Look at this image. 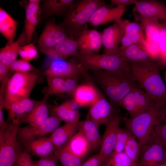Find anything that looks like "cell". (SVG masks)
<instances>
[{"instance_id": "1", "label": "cell", "mask_w": 166, "mask_h": 166, "mask_svg": "<svg viewBox=\"0 0 166 166\" xmlns=\"http://www.w3.org/2000/svg\"><path fill=\"white\" fill-rule=\"evenodd\" d=\"M129 73L152 99L156 105L166 111V86L160 73V65L152 60L128 64Z\"/></svg>"}, {"instance_id": "2", "label": "cell", "mask_w": 166, "mask_h": 166, "mask_svg": "<svg viewBox=\"0 0 166 166\" xmlns=\"http://www.w3.org/2000/svg\"><path fill=\"white\" fill-rule=\"evenodd\" d=\"M91 70L93 80L114 106H119L123 99L138 85L130 73L123 70Z\"/></svg>"}, {"instance_id": "3", "label": "cell", "mask_w": 166, "mask_h": 166, "mask_svg": "<svg viewBox=\"0 0 166 166\" xmlns=\"http://www.w3.org/2000/svg\"><path fill=\"white\" fill-rule=\"evenodd\" d=\"M165 114L153 105L134 116L122 120L126 129L137 140L141 149L150 140L156 126L163 122Z\"/></svg>"}, {"instance_id": "4", "label": "cell", "mask_w": 166, "mask_h": 166, "mask_svg": "<svg viewBox=\"0 0 166 166\" xmlns=\"http://www.w3.org/2000/svg\"><path fill=\"white\" fill-rule=\"evenodd\" d=\"M104 6L107 5L103 0L75 1L71 5L63 21L59 25L69 37L76 39L94 12Z\"/></svg>"}, {"instance_id": "5", "label": "cell", "mask_w": 166, "mask_h": 166, "mask_svg": "<svg viewBox=\"0 0 166 166\" xmlns=\"http://www.w3.org/2000/svg\"><path fill=\"white\" fill-rule=\"evenodd\" d=\"M35 72H16L9 79L5 88L4 108L29 98L40 76Z\"/></svg>"}, {"instance_id": "6", "label": "cell", "mask_w": 166, "mask_h": 166, "mask_svg": "<svg viewBox=\"0 0 166 166\" xmlns=\"http://www.w3.org/2000/svg\"><path fill=\"white\" fill-rule=\"evenodd\" d=\"M20 124L12 121L0 129V166H13L23 152L17 138Z\"/></svg>"}, {"instance_id": "7", "label": "cell", "mask_w": 166, "mask_h": 166, "mask_svg": "<svg viewBox=\"0 0 166 166\" xmlns=\"http://www.w3.org/2000/svg\"><path fill=\"white\" fill-rule=\"evenodd\" d=\"M73 61L81 64L85 69L107 71L123 70L129 72L128 64L118 55L100 54L94 52L73 57Z\"/></svg>"}, {"instance_id": "8", "label": "cell", "mask_w": 166, "mask_h": 166, "mask_svg": "<svg viewBox=\"0 0 166 166\" xmlns=\"http://www.w3.org/2000/svg\"><path fill=\"white\" fill-rule=\"evenodd\" d=\"M133 17L136 22L141 24L145 31L147 43L144 46L145 50L152 60H158L160 57L159 40L160 23L156 19L136 13H133Z\"/></svg>"}, {"instance_id": "9", "label": "cell", "mask_w": 166, "mask_h": 166, "mask_svg": "<svg viewBox=\"0 0 166 166\" xmlns=\"http://www.w3.org/2000/svg\"><path fill=\"white\" fill-rule=\"evenodd\" d=\"M122 118L119 112L116 110L112 116L105 124L106 128L101 140L99 153L103 164L114 151L117 134L120 128Z\"/></svg>"}, {"instance_id": "10", "label": "cell", "mask_w": 166, "mask_h": 166, "mask_svg": "<svg viewBox=\"0 0 166 166\" xmlns=\"http://www.w3.org/2000/svg\"><path fill=\"white\" fill-rule=\"evenodd\" d=\"M87 71L81 64L72 60L66 61L62 59H55L43 74L46 77H59L77 80L80 75H87Z\"/></svg>"}, {"instance_id": "11", "label": "cell", "mask_w": 166, "mask_h": 166, "mask_svg": "<svg viewBox=\"0 0 166 166\" xmlns=\"http://www.w3.org/2000/svg\"><path fill=\"white\" fill-rule=\"evenodd\" d=\"M65 31L53 20L49 21L38 40L39 50L42 53L51 49L68 38Z\"/></svg>"}, {"instance_id": "12", "label": "cell", "mask_w": 166, "mask_h": 166, "mask_svg": "<svg viewBox=\"0 0 166 166\" xmlns=\"http://www.w3.org/2000/svg\"><path fill=\"white\" fill-rule=\"evenodd\" d=\"M62 121L53 116L49 117L45 123L38 126L28 125L24 127H19L17 132V138L21 143L44 137L52 133L58 127Z\"/></svg>"}, {"instance_id": "13", "label": "cell", "mask_w": 166, "mask_h": 166, "mask_svg": "<svg viewBox=\"0 0 166 166\" xmlns=\"http://www.w3.org/2000/svg\"><path fill=\"white\" fill-rule=\"evenodd\" d=\"M121 26L123 34L119 50L123 49L133 44H139L144 46L146 44L144 37V29L139 22H132L128 20L121 19L117 22Z\"/></svg>"}, {"instance_id": "14", "label": "cell", "mask_w": 166, "mask_h": 166, "mask_svg": "<svg viewBox=\"0 0 166 166\" xmlns=\"http://www.w3.org/2000/svg\"><path fill=\"white\" fill-rule=\"evenodd\" d=\"M166 149L152 137L141 149L137 162L138 166H159L164 159Z\"/></svg>"}, {"instance_id": "15", "label": "cell", "mask_w": 166, "mask_h": 166, "mask_svg": "<svg viewBox=\"0 0 166 166\" xmlns=\"http://www.w3.org/2000/svg\"><path fill=\"white\" fill-rule=\"evenodd\" d=\"M89 106L86 118L99 126L105 124L116 110L114 106L100 92L97 98Z\"/></svg>"}, {"instance_id": "16", "label": "cell", "mask_w": 166, "mask_h": 166, "mask_svg": "<svg viewBox=\"0 0 166 166\" xmlns=\"http://www.w3.org/2000/svg\"><path fill=\"white\" fill-rule=\"evenodd\" d=\"M76 40L81 54L98 52L102 45L101 34L95 29L84 28Z\"/></svg>"}, {"instance_id": "17", "label": "cell", "mask_w": 166, "mask_h": 166, "mask_svg": "<svg viewBox=\"0 0 166 166\" xmlns=\"http://www.w3.org/2000/svg\"><path fill=\"white\" fill-rule=\"evenodd\" d=\"M126 7L116 6L109 8L107 6H101L93 14L88 22L94 26L105 25L109 22H117L121 19Z\"/></svg>"}, {"instance_id": "18", "label": "cell", "mask_w": 166, "mask_h": 166, "mask_svg": "<svg viewBox=\"0 0 166 166\" xmlns=\"http://www.w3.org/2000/svg\"><path fill=\"white\" fill-rule=\"evenodd\" d=\"M101 34L102 44L104 47V54L118 55L119 45L121 42L123 30L118 22L105 28Z\"/></svg>"}, {"instance_id": "19", "label": "cell", "mask_w": 166, "mask_h": 166, "mask_svg": "<svg viewBox=\"0 0 166 166\" xmlns=\"http://www.w3.org/2000/svg\"><path fill=\"white\" fill-rule=\"evenodd\" d=\"M132 11L140 15L166 21V6L161 2L153 0L138 1Z\"/></svg>"}, {"instance_id": "20", "label": "cell", "mask_w": 166, "mask_h": 166, "mask_svg": "<svg viewBox=\"0 0 166 166\" xmlns=\"http://www.w3.org/2000/svg\"><path fill=\"white\" fill-rule=\"evenodd\" d=\"M48 90L45 96L73 93L78 86L75 79L59 77H47Z\"/></svg>"}, {"instance_id": "21", "label": "cell", "mask_w": 166, "mask_h": 166, "mask_svg": "<svg viewBox=\"0 0 166 166\" xmlns=\"http://www.w3.org/2000/svg\"><path fill=\"white\" fill-rule=\"evenodd\" d=\"M21 143L25 148V151L40 158L50 156L54 153L55 147L49 137H43Z\"/></svg>"}, {"instance_id": "22", "label": "cell", "mask_w": 166, "mask_h": 166, "mask_svg": "<svg viewBox=\"0 0 166 166\" xmlns=\"http://www.w3.org/2000/svg\"><path fill=\"white\" fill-rule=\"evenodd\" d=\"M38 102L29 97L11 104L5 109L8 113L6 122L14 121L20 124V121L32 111Z\"/></svg>"}, {"instance_id": "23", "label": "cell", "mask_w": 166, "mask_h": 166, "mask_svg": "<svg viewBox=\"0 0 166 166\" xmlns=\"http://www.w3.org/2000/svg\"><path fill=\"white\" fill-rule=\"evenodd\" d=\"M51 116L65 123L79 120L80 115L77 105L73 101H65L57 105L48 106Z\"/></svg>"}, {"instance_id": "24", "label": "cell", "mask_w": 166, "mask_h": 166, "mask_svg": "<svg viewBox=\"0 0 166 166\" xmlns=\"http://www.w3.org/2000/svg\"><path fill=\"white\" fill-rule=\"evenodd\" d=\"M79 121H76L65 123L58 127L51 134L49 137L55 147H64L73 136L78 131Z\"/></svg>"}, {"instance_id": "25", "label": "cell", "mask_w": 166, "mask_h": 166, "mask_svg": "<svg viewBox=\"0 0 166 166\" xmlns=\"http://www.w3.org/2000/svg\"><path fill=\"white\" fill-rule=\"evenodd\" d=\"M79 49L75 39L69 37L68 38L43 53L54 59H63L71 56L78 55Z\"/></svg>"}, {"instance_id": "26", "label": "cell", "mask_w": 166, "mask_h": 166, "mask_svg": "<svg viewBox=\"0 0 166 166\" xmlns=\"http://www.w3.org/2000/svg\"><path fill=\"white\" fill-rule=\"evenodd\" d=\"M99 126L92 120L86 118L79 121L78 131L85 136L91 149L96 150L100 147L102 139L99 131Z\"/></svg>"}, {"instance_id": "27", "label": "cell", "mask_w": 166, "mask_h": 166, "mask_svg": "<svg viewBox=\"0 0 166 166\" xmlns=\"http://www.w3.org/2000/svg\"><path fill=\"white\" fill-rule=\"evenodd\" d=\"M25 32L26 35V44L30 42L36 27L41 19V9L39 4L29 3L25 7Z\"/></svg>"}, {"instance_id": "28", "label": "cell", "mask_w": 166, "mask_h": 166, "mask_svg": "<svg viewBox=\"0 0 166 166\" xmlns=\"http://www.w3.org/2000/svg\"><path fill=\"white\" fill-rule=\"evenodd\" d=\"M48 97L45 96L32 111L20 123H28L32 126H38L43 124L48 118L49 113L47 101Z\"/></svg>"}, {"instance_id": "29", "label": "cell", "mask_w": 166, "mask_h": 166, "mask_svg": "<svg viewBox=\"0 0 166 166\" xmlns=\"http://www.w3.org/2000/svg\"><path fill=\"white\" fill-rule=\"evenodd\" d=\"M118 55L128 64L152 60L143 46L139 44H133L119 50Z\"/></svg>"}, {"instance_id": "30", "label": "cell", "mask_w": 166, "mask_h": 166, "mask_svg": "<svg viewBox=\"0 0 166 166\" xmlns=\"http://www.w3.org/2000/svg\"><path fill=\"white\" fill-rule=\"evenodd\" d=\"M100 92L92 85L78 86L73 93V100L78 107L90 106L97 98Z\"/></svg>"}, {"instance_id": "31", "label": "cell", "mask_w": 166, "mask_h": 166, "mask_svg": "<svg viewBox=\"0 0 166 166\" xmlns=\"http://www.w3.org/2000/svg\"><path fill=\"white\" fill-rule=\"evenodd\" d=\"M26 38L25 30L22 33L16 41L7 45L0 49V62L9 66L16 60L18 50L26 44Z\"/></svg>"}, {"instance_id": "32", "label": "cell", "mask_w": 166, "mask_h": 166, "mask_svg": "<svg viewBox=\"0 0 166 166\" xmlns=\"http://www.w3.org/2000/svg\"><path fill=\"white\" fill-rule=\"evenodd\" d=\"M74 0H47L41 9L42 16L47 17L53 15L65 16Z\"/></svg>"}, {"instance_id": "33", "label": "cell", "mask_w": 166, "mask_h": 166, "mask_svg": "<svg viewBox=\"0 0 166 166\" xmlns=\"http://www.w3.org/2000/svg\"><path fill=\"white\" fill-rule=\"evenodd\" d=\"M63 147L72 154L82 159L87 155L91 149L86 139L79 131L73 136Z\"/></svg>"}, {"instance_id": "34", "label": "cell", "mask_w": 166, "mask_h": 166, "mask_svg": "<svg viewBox=\"0 0 166 166\" xmlns=\"http://www.w3.org/2000/svg\"><path fill=\"white\" fill-rule=\"evenodd\" d=\"M18 22L6 10L0 8V32L8 41L13 42L16 34Z\"/></svg>"}, {"instance_id": "35", "label": "cell", "mask_w": 166, "mask_h": 166, "mask_svg": "<svg viewBox=\"0 0 166 166\" xmlns=\"http://www.w3.org/2000/svg\"><path fill=\"white\" fill-rule=\"evenodd\" d=\"M54 153L62 166H81L82 159L69 152L64 147H54Z\"/></svg>"}, {"instance_id": "36", "label": "cell", "mask_w": 166, "mask_h": 166, "mask_svg": "<svg viewBox=\"0 0 166 166\" xmlns=\"http://www.w3.org/2000/svg\"><path fill=\"white\" fill-rule=\"evenodd\" d=\"M102 166H138L124 152H113L106 160Z\"/></svg>"}, {"instance_id": "37", "label": "cell", "mask_w": 166, "mask_h": 166, "mask_svg": "<svg viewBox=\"0 0 166 166\" xmlns=\"http://www.w3.org/2000/svg\"><path fill=\"white\" fill-rule=\"evenodd\" d=\"M141 151V148L138 142L133 135L127 141L124 152L133 161L137 163Z\"/></svg>"}, {"instance_id": "38", "label": "cell", "mask_w": 166, "mask_h": 166, "mask_svg": "<svg viewBox=\"0 0 166 166\" xmlns=\"http://www.w3.org/2000/svg\"><path fill=\"white\" fill-rule=\"evenodd\" d=\"M160 23L161 30L159 40L160 57L157 63L160 66L166 67V21H162Z\"/></svg>"}, {"instance_id": "39", "label": "cell", "mask_w": 166, "mask_h": 166, "mask_svg": "<svg viewBox=\"0 0 166 166\" xmlns=\"http://www.w3.org/2000/svg\"><path fill=\"white\" fill-rule=\"evenodd\" d=\"M133 89L123 99L119 105L125 109L128 112L130 117L134 116L139 113L135 103Z\"/></svg>"}, {"instance_id": "40", "label": "cell", "mask_w": 166, "mask_h": 166, "mask_svg": "<svg viewBox=\"0 0 166 166\" xmlns=\"http://www.w3.org/2000/svg\"><path fill=\"white\" fill-rule=\"evenodd\" d=\"M132 135L126 129L120 128L117 132L116 144L113 152L120 153L124 152L127 141Z\"/></svg>"}, {"instance_id": "41", "label": "cell", "mask_w": 166, "mask_h": 166, "mask_svg": "<svg viewBox=\"0 0 166 166\" xmlns=\"http://www.w3.org/2000/svg\"><path fill=\"white\" fill-rule=\"evenodd\" d=\"M10 71L18 72H27L34 71L37 73L40 71L27 61L22 59L16 60L8 66Z\"/></svg>"}, {"instance_id": "42", "label": "cell", "mask_w": 166, "mask_h": 166, "mask_svg": "<svg viewBox=\"0 0 166 166\" xmlns=\"http://www.w3.org/2000/svg\"><path fill=\"white\" fill-rule=\"evenodd\" d=\"M18 54L22 59L28 61L38 57L37 48L34 44L31 43L20 47Z\"/></svg>"}, {"instance_id": "43", "label": "cell", "mask_w": 166, "mask_h": 166, "mask_svg": "<svg viewBox=\"0 0 166 166\" xmlns=\"http://www.w3.org/2000/svg\"><path fill=\"white\" fill-rule=\"evenodd\" d=\"M162 124L157 125L154 129L152 137L160 142L166 148V113Z\"/></svg>"}, {"instance_id": "44", "label": "cell", "mask_w": 166, "mask_h": 166, "mask_svg": "<svg viewBox=\"0 0 166 166\" xmlns=\"http://www.w3.org/2000/svg\"><path fill=\"white\" fill-rule=\"evenodd\" d=\"M58 161L57 157L54 153L50 156L40 158L34 162L35 166H57Z\"/></svg>"}, {"instance_id": "45", "label": "cell", "mask_w": 166, "mask_h": 166, "mask_svg": "<svg viewBox=\"0 0 166 166\" xmlns=\"http://www.w3.org/2000/svg\"><path fill=\"white\" fill-rule=\"evenodd\" d=\"M16 163L19 166H35L29 154L26 151L22 152L19 155Z\"/></svg>"}, {"instance_id": "46", "label": "cell", "mask_w": 166, "mask_h": 166, "mask_svg": "<svg viewBox=\"0 0 166 166\" xmlns=\"http://www.w3.org/2000/svg\"><path fill=\"white\" fill-rule=\"evenodd\" d=\"M10 71L8 66L0 62V81L1 85L6 86L10 78L9 72Z\"/></svg>"}, {"instance_id": "47", "label": "cell", "mask_w": 166, "mask_h": 166, "mask_svg": "<svg viewBox=\"0 0 166 166\" xmlns=\"http://www.w3.org/2000/svg\"><path fill=\"white\" fill-rule=\"evenodd\" d=\"M103 163L98 153L88 159L81 166H102Z\"/></svg>"}, {"instance_id": "48", "label": "cell", "mask_w": 166, "mask_h": 166, "mask_svg": "<svg viewBox=\"0 0 166 166\" xmlns=\"http://www.w3.org/2000/svg\"><path fill=\"white\" fill-rule=\"evenodd\" d=\"M4 90L0 89V129L4 128L7 124L4 119L3 109L4 108Z\"/></svg>"}, {"instance_id": "49", "label": "cell", "mask_w": 166, "mask_h": 166, "mask_svg": "<svg viewBox=\"0 0 166 166\" xmlns=\"http://www.w3.org/2000/svg\"><path fill=\"white\" fill-rule=\"evenodd\" d=\"M111 5L117 6H122L126 7L132 4L135 5L138 0H111Z\"/></svg>"}, {"instance_id": "50", "label": "cell", "mask_w": 166, "mask_h": 166, "mask_svg": "<svg viewBox=\"0 0 166 166\" xmlns=\"http://www.w3.org/2000/svg\"><path fill=\"white\" fill-rule=\"evenodd\" d=\"M166 154L164 159L159 166H166Z\"/></svg>"}, {"instance_id": "51", "label": "cell", "mask_w": 166, "mask_h": 166, "mask_svg": "<svg viewBox=\"0 0 166 166\" xmlns=\"http://www.w3.org/2000/svg\"><path fill=\"white\" fill-rule=\"evenodd\" d=\"M40 1V0H29L28 2L32 3L39 4Z\"/></svg>"}, {"instance_id": "52", "label": "cell", "mask_w": 166, "mask_h": 166, "mask_svg": "<svg viewBox=\"0 0 166 166\" xmlns=\"http://www.w3.org/2000/svg\"><path fill=\"white\" fill-rule=\"evenodd\" d=\"M164 81L165 82V84L166 86V70L164 72Z\"/></svg>"}, {"instance_id": "53", "label": "cell", "mask_w": 166, "mask_h": 166, "mask_svg": "<svg viewBox=\"0 0 166 166\" xmlns=\"http://www.w3.org/2000/svg\"><path fill=\"white\" fill-rule=\"evenodd\" d=\"M13 166H19L16 163Z\"/></svg>"}]
</instances>
